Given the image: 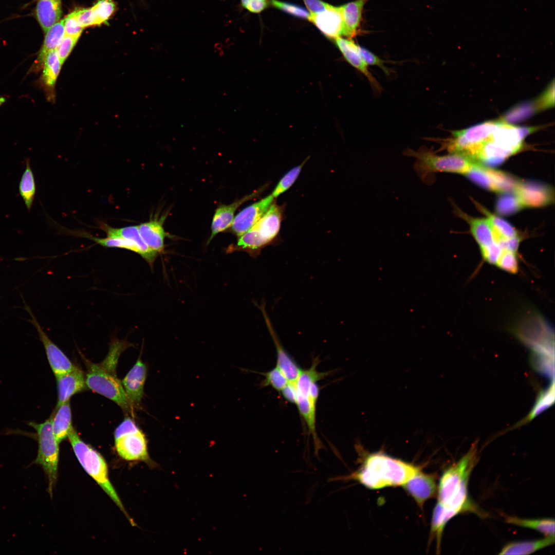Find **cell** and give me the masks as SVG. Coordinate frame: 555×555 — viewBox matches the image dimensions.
I'll list each match as a JSON object with an SVG mask.
<instances>
[{"label":"cell","mask_w":555,"mask_h":555,"mask_svg":"<svg viewBox=\"0 0 555 555\" xmlns=\"http://www.w3.org/2000/svg\"><path fill=\"white\" fill-rule=\"evenodd\" d=\"M513 192L523 207H542L553 201V191L551 188L539 182L519 181Z\"/></svg>","instance_id":"13"},{"label":"cell","mask_w":555,"mask_h":555,"mask_svg":"<svg viewBox=\"0 0 555 555\" xmlns=\"http://www.w3.org/2000/svg\"><path fill=\"white\" fill-rule=\"evenodd\" d=\"M471 232L480 249L494 244L491 225L487 218H474L466 216Z\"/></svg>","instance_id":"31"},{"label":"cell","mask_w":555,"mask_h":555,"mask_svg":"<svg viewBox=\"0 0 555 555\" xmlns=\"http://www.w3.org/2000/svg\"><path fill=\"white\" fill-rule=\"evenodd\" d=\"M64 19L60 20L46 32L42 46L31 71L38 72L42 69L45 57L49 51L57 48L65 35Z\"/></svg>","instance_id":"27"},{"label":"cell","mask_w":555,"mask_h":555,"mask_svg":"<svg viewBox=\"0 0 555 555\" xmlns=\"http://www.w3.org/2000/svg\"><path fill=\"white\" fill-rule=\"evenodd\" d=\"M359 50L363 59L368 66H378L381 68L386 75H390L391 74V70L385 65V63H386L385 61L382 60L375 53L362 46L359 45Z\"/></svg>","instance_id":"42"},{"label":"cell","mask_w":555,"mask_h":555,"mask_svg":"<svg viewBox=\"0 0 555 555\" xmlns=\"http://www.w3.org/2000/svg\"><path fill=\"white\" fill-rule=\"evenodd\" d=\"M476 205L487 216L492 228L494 243L501 248V245L504 241L519 236L516 230L508 222L489 212L480 205L477 203Z\"/></svg>","instance_id":"30"},{"label":"cell","mask_w":555,"mask_h":555,"mask_svg":"<svg viewBox=\"0 0 555 555\" xmlns=\"http://www.w3.org/2000/svg\"><path fill=\"white\" fill-rule=\"evenodd\" d=\"M271 194L244 208L234 218L233 232L239 237L252 227L274 202Z\"/></svg>","instance_id":"15"},{"label":"cell","mask_w":555,"mask_h":555,"mask_svg":"<svg viewBox=\"0 0 555 555\" xmlns=\"http://www.w3.org/2000/svg\"><path fill=\"white\" fill-rule=\"evenodd\" d=\"M68 438L75 454L84 470L98 483L123 512L130 523L135 525L127 513L108 476L107 465L103 457L84 442L73 429Z\"/></svg>","instance_id":"5"},{"label":"cell","mask_w":555,"mask_h":555,"mask_svg":"<svg viewBox=\"0 0 555 555\" xmlns=\"http://www.w3.org/2000/svg\"><path fill=\"white\" fill-rule=\"evenodd\" d=\"M310 14H317L327 9L330 6L321 0H303Z\"/></svg>","instance_id":"48"},{"label":"cell","mask_w":555,"mask_h":555,"mask_svg":"<svg viewBox=\"0 0 555 555\" xmlns=\"http://www.w3.org/2000/svg\"><path fill=\"white\" fill-rule=\"evenodd\" d=\"M506 522L510 524L536 530L544 534L545 536H554L553 519H526L509 516L506 517Z\"/></svg>","instance_id":"33"},{"label":"cell","mask_w":555,"mask_h":555,"mask_svg":"<svg viewBox=\"0 0 555 555\" xmlns=\"http://www.w3.org/2000/svg\"><path fill=\"white\" fill-rule=\"evenodd\" d=\"M523 208L513 192L503 193L496 203L497 212L504 215L514 214Z\"/></svg>","instance_id":"34"},{"label":"cell","mask_w":555,"mask_h":555,"mask_svg":"<svg viewBox=\"0 0 555 555\" xmlns=\"http://www.w3.org/2000/svg\"><path fill=\"white\" fill-rule=\"evenodd\" d=\"M554 536L529 541L510 542L503 547L499 554H529L553 544Z\"/></svg>","instance_id":"29"},{"label":"cell","mask_w":555,"mask_h":555,"mask_svg":"<svg viewBox=\"0 0 555 555\" xmlns=\"http://www.w3.org/2000/svg\"><path fill=\"white\" fill-rule=\"evenodd\" d=\"M25 164V169L19 183L18 191L26 208L30 211L35 198L36 184L29 159H26Z\"/></svg>","instance_id":"32"},{"label":"cell","mask_w":555,"mask_h":555,"mask_svg":"<svg viewBox=\"0 0 555 555\" xmlns=\"http://www.w3.org/2000/svg\"><path fill=\"white\" fill-rule=\"evenodd\" d=\"M265 304L263 300L257 307L263 314L266 325L276 348V366L281 370L289 382H294L302 369L285 350L281 344L267 313Z\"/></svg>","instance_id":"14"},{"label":"cell","mask_w":555,"mask_h":555,"mask_svg":"<svg viewBox=\"0 0 555 555\" xmlns=\"http://www.w3.org/2000/svg\"><path fill=\"white\" fill-rule=\"evenodd\" d=\"M270 1L271 4L276 9L295 17L308 20L309 19L310 13L301 7L278 0H270Z\"/></svg>","instance_id":"40"},{"label":"cell","mask_w":555,"mask_h":555,"mask_svg":"<svg viewBox=\"0 0 555 555\" xmlns=\"http://www.w3.org/2000/svg\"><path fill=\"white\" fill-rule=\"evenodd\" d=\"M115 444L117 453L124 460L142 461L152 467L155 466L149 454L147 439L141 430L115 438Z\"/></svg>","instance_id":"11"},{"label":"cell","mask_w":555,"mask_h":555,"mask_svg":"<svg viewBox=\"0 0 555 555\" xmlns=\"http://www.w3.org/2000/svg\"><path fill=\"white\" fill-rule=\"evenodd\" d=\"M25 308L30 315V322L36 329L45 348L50 366L55 376L64 374L75 369V366L62 350L55 344L44 331L28 306Z\"/></svg>","instance_id":"12"},{"label":"cell","mask_w":555,"mask_h":555,"mask_svg":"<svg viewBox=\"0 0 555 555\" xmlns=\"http://www.w3.org/2000/svg\"><path fill=\"white\" fill-rule=\"evenodd\" d=\"M64 21L65 35L80 38L84 28L79 24L74 11L68 14Z\"/></svg>","instance_id":"43"},{"label":"cell","mask_w":555,"mask_h":555,"mask_svg":"<svg viewBox=\"0 0 555 555\" xmlns=\"http://www.w3.org/2000/svg\"><path fill=\"white\" fill-rule=\"evenodd\" d=\"M95 17L96 25L106 23L114 13L116 5L113 0H99L90 8Z\"/></svg>","instance_id":"36"},{"label":"cell","mask_w":555,"mask_h":555,"mask_svg":"<svg viewBox=\"0 0 555 555\" xmlns=\"http://www.w3.org/2000/svg\"><path fill=\"white\" fill-rule=\"evenodd\" d=\"M310 15L309 21L326 36L335 39L342 35L343 25L340 6L330 5L325 10Z\"/></svg>","instance_id":"19"},{"label":"cell","mask_w":555,"mask_h":555,"mask_svg":"<svg viewBox=\"0 0 555 555\" xmlns=\"http://www.w3.org/2000/svg\"><path fill=\"white\" fill-rule=\"evenodd\" d=\"M465 175L478 186L493 192H513L519 181L501 171L476 164Z\"/></svg>","instance_id":"9"},{"label":"cell","mask_w":555,"mask_h":555,"mask_svg":"<svg viewBox=\"0 0 555 555\" xmlns=\"http://www.w3.org/2000/svg\"><path fill=\"white\" fill-rule=\"evenodd\" d=\"M107 236L119 237L132 241L137 247L139 254L150 265L153 266L158 253L152 250L141 236L138 226H130L122 228H113L106 225L102 226Z\"/></svg>","instance_id":"20"},{"label":"cell","mask_w":555,"mask_h":555,"mask_svg":"<svg viewBox=\"0 0 555 555\" xmlns=\"http://www.w3.org/2000/svg\"><path fill=\"white\" fill-rule=\"evenodd\" d=\"M284 398L289 402L295 404L297 399V391L294 382H289L281 391Z\"/></svg>","instance_id":"49"},{"label":"cell","mask_w":555,"mask_h":555,"mask_svg":"<svg viewBox=\"0 0 555 555\" xmlns=\"http://www.w3.org/2000/svg\"><path fill=\"white\" fill-rule=\"evenodd\" d=\"M265 379L263 385L270 386L277 391L280 392L289 381L276 366L266 373H264Z\"/></svg>","instance_id":"39"},{"label":"cell","mask_w":555,"mask_h":555,"mask_svg":"<svg viewBox=\"0 0 555 555\" xmlns=\"http://www.w3.org/2000/svg\"><path fill=\"white\" fill-rule=\"evenodd\" d=\"M118 359L116 355L108 353L101 364L86 362V384L93 392L113 401L123 410L130 412L132 404L125 393L122 382L115 374Z\"/></svg>","instance_id":"4"},{"label":"cell","mask_w":555,"mask_h":555,"mask_svg":"<svg viewBox=\"0 0 555 555\" xmlns=\"http://www.w3.org/2000/svg\"><path fill=\"white\" fill-rule=\"evenodd\" d=\"M62 66L56 49L47 53L43 61L40 83L50 102L55 99V85Z\"/></svg>","instance_id":"22"},{"label":"cell","mask_w":555,"mask_h":555,"mask_svg":"<svg viewBox=\"0 0 555 555\" xmlns=\"http://www.w3.org/2000/svg\"><path fill=\"white\" fill-rule=\"evenodd\" d=\"M55 377L58 393L57 407L69 400L72 395L83 391L86 386L84 375L78 367L71 372Z\"/></svg>","instance_id":"23"},{"label":"cell","mask_w":555,"mask_h":555,"mask_svg":"<svg viewBox=\"0 0 555 555\" xmlns=\"http://www.w3.org/2000/svg\"><path fill=\"white\" fill-rule=\"evenodd\" d=\"M368 0H355L341 6L343 20L342 35L351 39L360 29L364 6Z\"/></svg>","instance_id":"24"},{"label":"cell","mask_w":555,"mask_h":555,"mask_svg":"<svg viewBox=\"0 0 555 555\" xmlns=\"http://www.w3.org/2000/svg\"><path fill=\"white\" fill-rule=\"evenodd\" d=\"M240 3L244 8L254 13H260L268 5L267 0H240Z\"/></svg>","instance_id":"46"},{"label":"cell","mask_w":555,"mask_h":555,"mask_svg":"<svg viewBox=\"0 0 555 555\" xmlns=\"http://www.w3.org/2000/svg\"><path fill=\"white\" fill-rule=\"evenodd\" d=\"M165 216L155 218L138 226L139 233L147 245L158 253L163 252L166 236L163 227Z\"/></svg>","instance_id":"25"},{"label":"cell","mask_w":555,"mask_h":555,"mask_svg":"<svg viewBox=\"0 0 555 555\" xmlns=\"http://www.w3.org/2000/svg\"><path fill=\"white\" fill-rule=\"evenodd\" d=\"M56 409L55 414L51 417L52 429L57 440L60 442L68 437L73 429L69 400L57 407Z\"/></svg>","instance_id":"28"},{"label":"cell","mask_w":555,"mask_h":555,"mask_svg":"<svg viewBox=\"0 0 555 555\" xmlns=\"http://www.w3.org/2000/svg\"><path fill=\"white\" fill-rule=\"evenodd\" d=\"M537 110L539 109L535 101L522 103L508 112L502 120L508 123L517 122L529 117Z\"/></svg>","instance_id":"35"},{"label":"cell","mask_w":555,"mask_h":555,"mask_svg":"<svg viewBox=\"0 0 555 555\" xmlns=\"http://www.w3.org/2000/svg\"><path fill=\"white\" fill-rule=\"evenodd\" d=\"M282 218V209L273 202L259 220L239 237L236 249L246 251L256 257L277 236Z\"/></svg>","instance_id":"6"},{"label":"cell","mask_w":555,"mask_h":555,"mask_svg":"<svg viewBox=\"0 0 555 555\" xmlns=\"http://www.w3.org/2000/svg\"><path fill=\"white\" fill-rule=\"evenodd\" d=\"M264 190V187L263 186L254 192L246 195L229 205L219 206L214 213L211 225V234L207 243L209 244L216 234L231 226L234 218V213L241 205L258 196Z\"/></svg>","instance_id":"17"},{"label":"cell","mask_w":555,"mask_h":555,"mask_svg":"<svg viewBox=\"0 0 555 555\" xmlns=\"http://www.w3.org/2000/svg\"><path fill=\"white\" fill-rule=\"evenodd\" d=\"M140 430L134 421L131 418L127 417L116 428L114 436L115 438H117L122 435L138 432Z\"/></svg>","instance_id":"47"},{"label":"cell","mask_w":555,"mask_h":555,"mask_svg":"<svg viewBox=\"0 0 555 555\" xmlns=\"http://www.w3.org/2000/svg\"><path fill=\"white\" fill-rule=\"evenodd\" d=\"M79 24L83 28L96 26V21L90 8H83L74 11Z\"/></svg>","instance_id":"45"},{"label":"cell","mask_w":555,"mask_h":555,"mask_svg":"<svg viewBox=\"0 0 555 555\" xmlns=\"http://www.w3.org/2000/svg\"><path fill=\"white\" fill-rule=\"evenodd\" d=\"M539 110L551 107L554 104V83L552 82L549 85L543 94L536 101Z\"/></svg>","instance_id":"44"},{"label":"cell","mask_w":555,"mask_h":555,"mask_svg":"<svg viewBox=\"0 0 555 555\" xmlns=\"http://www.w3.org/2000/svg\"><path fill=\"white\" fill-rule=\"evenodd\" d=\"M499 121H486L465 130L454 131L452 133V138L443 141L442 148L446 149L450 153L459 154L475 161L481 146L491 136Z\"/></svg>","instance_id":"8"},{"label":"cell","mask_w":555,"mask_h":555,"mask_svg":"<svg viewBox=\"0 0 555 555\" xmlns=\"http://www.w3.org/2000/svg\"><path fill=\"white\" fill-rule=\"evenodd\" d=\"M5 100L6 99L5 98L0 97V106H1L5 102Z\"/></svg>","instance_id":"50"},{"label":"cell","mask_w":555,"mask_h":555,"mask_svg":"<svg viewBox=\"0 0 555 555\" xmlns=\"http://www.w3.org/2000/svg\"><path fill=\"white\" fill-rule=\"evenodd\" d=\"M79 38L65 35L61 42L56 49L59 58L63 65L68 58Z\"/></svg>","instance_id":"41"},{"label":"cell","mask_w":555,"mask_h":555,"mask_svg":"<svg viewBox=\"0 0 555 555\" xmlns=\"http://www.w3.org/2000/svg\"><path fill=\"white\" fill-rule=\"evenodd\" d=\"M420 469L382 453L371 454L350 477L371 489L403 485Z\"/></svg>","instance_id":"2"},{"label":"cell","mask_w":555,"mask_h":555,"mask_svg":"<svg viewBox=\"0 0 555 555\" xmlns=\"http://www.w3.org/2000/svg\"><path fill=\"white\" fill-rule=\"evenodd\" d=\"M38 1H39V0H38Z\"/></svg>","instance_id":"51"},{"label":"cell","mask_w":555,"mask_h":555,"mask_svg":"<svg viewBox=\"0 0 555 555\" xmlns=\"http://www.w3.org/2000/svg\"><path fill=\"white\" fill-rule=\"evenodd\" d=\"M402 486L420 507L427 500L434 496L437 490L435 476L422 473L420 470Z\"/></svg>","instance_id":"18"},{"label":"cell","mask_w":555,"mask_h":555,"mask_svg":"<svg viewBox=\"0 0 555 555\" xmlns=\"http://www.w3.org/2000/svg\"><path fill=\"white\" fill-rule=\"evenodd\" d=\"M477 461V448L473 445L460 459L445 470L440 478L438 503L453 517L466 511L478 512L468 495L469 477Z\"/></svg>","instance_id":"1"},{"label":"cell","mask_w":555,"mask_h":555,"mask_svg":"<svg viewBox=\"0 0 555 555\" xmlns=\"http://www.w3.org/2000/svg\"><path fill=\"white\" fill-rule=\"evenodd\" d=\"M335 43L346 61L353 67L363 74L373 88L381 92L382 87L369 70L368 65L363 59L357 45L350 39L339 37L335 39Z\"/></svg>","instance_id":"16"},{"label":"cell","mask_w":555,"mask_h":555,"mask_svg":"<svg viewBox=\"0 0 555 555\" xmlns=\"http://www.w3.org/2000/svg\"><path fill=\"white\" fill-rule=\"evenodd\" d=\"M36 432L38 450L32 464L40 466L47 477V491L52 497L53 488L57 482L59 457V442L53 433L51 417L40 423L29 422Z\"/></svg>","instance_id":"7"},{"label":"cell","mask_w":555,"mask_h":555,"mask_svg":"<svg viewBox=\"0 0 555 555\" xmlns=\"http://www.w3.org/2000/svg\"><path fill=\"white\" fill-rule=\"evenodd\" d=\"M35 16L44 32L58 22L62 15L61 0H39Z\"/></svg>","instance_id":"26"},{"label":"cell","mask_w":555,"mask_h":555,"mask_svg":"<svg viewBox=\"0 0 555 555\" xmlns=\"http://www.w3.org/2000/svg\"><path fill=\"white\" fill-rule=\"evenodd\" d=\"M88 237L103 247L124 249L139 253L138 249L134 243L121 237L109 236L105 238L92 236H88Z\"/></svg>","instance_id":"38"},{"label":"cell","mask_w":555,"mask_h":555,"mask_svg":"<svg viewBox=\"0 0 555 555\" xmlns=\"http://www.w3.org/2000/svg\"><path fill=\"white\" fill-rule=\"evenodd\" d=\"M307 159L301 164L293 168L288 172L280 180L271 193L274 198L285 192L293 184L298 178Z\"/></svg>","instance_id":"37"},{"label":"cell","mask_w":555,"mask_h":555,"mask_svg":"<svg viewBox=\"0 0 555 555\" xmlns=\"http://www.w3.org/2000/svg\"><path fill=\"white\" fill-rule=\"evenodd\" d=\"M297 405L299 413L307 426L308 432L312 436L315 452L318 453L323 446L316 431L317 403L319 395V387L317 382L313 383L308 389L297 390Z\"/></svg>","instance_id":"10"},{"label":"cell","mask_w":555,"mask_h":555,"mask_svg":"<svg viewBox=\"0 0 555 555\" xmlns=\"http://www.w3.org/2000/svg\"><path fill=\"white\" fill-rule=\"evenodd\" d=\"M403 154L415 159L414 169L421 180L427 184L431 182L432 177L435 173L465 174L477 163L459 154L438 155L432 149L424 146L417 150L407 148Z\"/></svg>","instance_id":"3"},{"label":"cell","mask_w":555,"mask_h":555,"mask_svg":"<svg viewBox=\"0 0 555 555\" xmlns=\"http://www.w3.org/2000/svg\"><path fill=\"white\" fill-rule=\"evenodd\" d=\"M146 375V366L139 358L122 381L125 393L132 405L138 404L143 397Z\"/></svg>","instance_id":"21"}]
</instances>
